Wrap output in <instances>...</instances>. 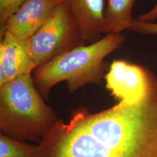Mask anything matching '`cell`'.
<instances>
[{
  "mask_svg": "<svg viewBox=\"0 0 157 157\" xmlns=\"http://www.w3.org/2000/svg\"><path fill=\"white\" fill-rule=\"evenodd\" d=\"M43 157H157V84L140 102L91 113L75 109L39 143Z\"/></svg>",
  "mask_w": 157,
  "mask_h": 157,
  "instance_id": "1",
  "label": "cell"
},
{
  "mask_svg": "<svg viewBox=\"0 0 157 157\" xmlns=\"http://www.w3.org/2000/svg\"><path fill=\"white\" fill-rule=\"evenodd\" d=\"M36 88L32 74L0 87L1 133L39 143L59 120Z\"/></svg>",
  "mask_w": 157,
  "mask_h": 157,
  "instance_id": "2",
  "label": "cell"
},
{
  "mask_svg": "<svg viewBox=\"0 0 157 157\" xmlns=\"http://www.w3.org/2000/svg\"><path fill=\"white\" fill-rule=\"evenodd\" d=\"M120 34L110 33L91 43L76 47L36 67L34 84L40 95L47 97L51 89L66 82L71 93L90 83L100 84L104 59L124 43Z\"/></svg>",
  "mask_w": 157,
  "mask_h": 157,
  "instance_id": "3",
  "label": "cell"
},
{
  "mask_svg": "<svg viewBox=\"0 0 157 157\" xmlns=\"http://www.w3.org/2000/svg\"><path fill=\"white\" fill-rule=\"evenodd\" d=\"M86 43L64 2L56 6L44 24L27 40L29 51L37 67Z\"/></svg>",
  "mask_w": 157,
  "mask_h": 157,
  "instance_id": "4",
  "label": "cell"
},
{
  "mask_svg": "<svg viewBox=\"0 0 157 157\" xmlns=\"http://www.w3.org/2000/svg\"><path fill=\"white\" fill-rule=\"evenodd\" d=\"M151 72L122 60H115L105 75L106 87L115 98L129 104L142 100L149 88Z\"/></svg>",
  "mask_w": 157,
  "mask_h": 157,
  "instance_id": "5",
  "label": "cell"
},
{
  "mask_svg": "<svg viewBox=\"0 0 157 157\" xmlns=\"http://www.w3.org/2000/svg\"><path fill=\"white\" fill-rule=\"evenodd\" d=\"M0 43V87L37 67L29 51L27 40L6 31Z\"/></svg>",
  "mask_w": 157,
  "mask_h": 157,
  "instance_id": "6",
  "label": "cell"
},
{
  "mask_svg": "<svg viewBox=\"0 0 157 157\" xmlns=\"http://www.w3.org/2000/svg\"><path fill=\"white\" fill-rule=\"evenodd\" d=\"M63 0H26L9 17L5 30L28 40L47 21L52 12Z\"/></svg>",
  "mask_w": 157,
  "mask_h": 157,
  "instance_id": "7",
  "label": "cell"
},
{
  "mask_svg": "<svg viewBox=\"0 0 157 157\" xmlns=\"http://www.w3.org/2000/svg\"><path fill=\"white\" fill-rule=\"evenodd\" d=\"M72 12L87 43L98 40L104 31V0H63Z\"/></svg>",
  "mask_w": 157,
  "mask_h": 157,
  "instance_id": "8",
  "label": "cell"
},
{
  "mask_svg": "<svg viewBox=\"0 0 157 157\" xmlns=\"http://www.w3.org/2000/svg\"><path fill=\"white\" fill-rule=\"evenodd\" d=\"M107 1L103 33L120 34L127 29H131L136 21L132 17V10L136 0Z\"/></svg>",
  "mask_w": 157,
  "mask_h": 157,
  "instance_id": "9",
  "label": "cell"
},
{
  "mask_svg": "<svg viewBox=\"0 0 157 157\" xmlns=\"http://www.w3.org/2000/svg\"><path fill=\"white\" fill-rule=\"evenodd\" d=\"M0 157H42V153L39 144H30L1 133Z\"/></svg>",
  "mask_w": 157,
  "mask_h": 157,
  "instance_id": "10",
  "label": "cell"
},
{
  "mask_svg": "<svg viewBox=\"0 0 157 157\" xmlns=\"http://www.w3.org/2000/svg\"><path fill=\"white\" fill-rule=\"evenodd\" d=\"M26 0H0L1 37L4 33L6 23Z\"/></svg>",
  "mask_w": 157,
  "mask_h": 157,
  "instance_id": "11",
  "label": "cell"
},
{
  "mask_svg": "<svg viewBox=\"0 0 157 157\" xmlns=\"http://www.w3.org/2000/svg\"><path fill=\"white\" fill-rule=\"evenodd\" d=\"M130 29L139 33L157 34V23L141 22L136 19Z\"/></svg>",
  "mask_w": 157,
  "mask_h": 157,
  "instance_id": "12",
  "label": "cell"
},
{
  "mask_svg": "<svg viewBox=\"0 0 157 157\" xmlns=\"http://www.w3.org/2000/svg\"><path fill=\"white\" fill-rule=\"evenodd\" d=\"M157 19V2L151 10L137 17V21L141 22H152Z\"/></svg>",
  "mask_w": 157,
  "mask_h": 157,
  "instance_id": "13",
  "label": "cell"
}]
</instances>
